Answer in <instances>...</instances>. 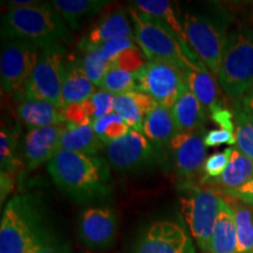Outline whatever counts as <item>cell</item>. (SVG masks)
<instances>
[{
  "instance_id": "obj_1",
  "label": "cell",
  "mask_w": 253,
  "mask_h": 253,
  "mask_svg": "<svg viewBox=\"0 0 253 253\" xmlns=\"http://www.w3.org/2000/svg\"><path fill=\"white\" fill-rule=\"evenodd\" d=\"M47 170L54 184L78 203L102 199L112 191L109 164L102 157L60 150Z\"/></svg>"
},
{
  "instance_id": "obj_2",
  "label": "cell",
  "mask_w": 253,
  "mask_h": 253,
  "mask_svg": "<svg viewBox=\"0 0 253 253\" xmlns=\"http://www.w3.org/2000/svg\"><path fill=\"white\" fill-rule=\"evenodd\" d=\"M2 40L17 39L34 43L40 49L61 45L69 37L67 24L50 4L9 8L1 21Z\"/></svg>"
},
{
  "instance_id": "obj_3",
  "label": "cell",
  "mask_w": 253,
  "mask_h": 253,
  "mask_svg": "<svg viewBox=\"0 0 253 253\" xmlns=\"http://www.w3.org/2000/svg\"><path fill=\"white\" fill-rule=\"evenodd\" d=\"M128 14L134 26L135 41L148 61H163L181 68L182 71L205 68L196 65L183 50L176 37L164 25L150 15L129 6ZM207 69V68H205Z\"/></svg>"
},
{
  "instance_id": "obj_4",
  "label": "cell",
  "mask_w": 253,
  "mask_h": 253,
  "mask_svg": "<svg viewBox=\"0 0 253 253\" xmlns=\"http://www.w3.org/2000/svg\"><path fill=\"white\" fill-rule=\"evenodd\" d=\"M217 80L230 99H239L253 89V32L250 28H237L227 34Z\"/></svg>"
},
{
  "instance_id": "obj_5",
  "label": "cell",
  "mask_w": 253,
  "mask_h": 253,
  "mask_svg": "<svg viewBox=\"0 0 253 253\" xmlns=\"http://www.w3.org/2000/svg\"><path fill=\"white\" fill-rule=\"evenodd\" d=\"M42 212L30 196H14L2 211L0 253H27L45 229Z\"/></svg>"
},
{
  "instance_id": "obj_6",
  "label": "cell",
  "mask_w": 253,
  "mask_h": 253,
  "mask_svg": "<svg viewBox=\"0 0 253 253\" xmlns=\"http://www.w3.org/2000/svg\"><path fill=\"white\" fill-rule=\"evenodd\" d=\"M221 194L212 188L190 186L179 198L181 211L192 238L202 252L209 253Z\"/></svg>"
},
{
  "instance_id": "obj_7",
  "label": "cell",
  "mask_w": 253,
  "mask_h": 253,
  "mask_svg": "<svg viewBox=\"0 0 253 253\" xmlns=\"http://www.w3.org/2000/svg\"><path fill=\"white\" fill-rule=\"evenodd\" d=\"M182 21L190 48L210 74L217 78L227 40L225 32L203 15L185 13Z\"/></svg>"
},
{
  "instance_id": "obj_8",
  "label": "cell",
  "mask_w": 253,
  "mask_h": 253,
  "mask_svg": "<svg viewBox=\"0 0 253 253\" xmlns=\"http://www.w3.org/2000/svg\"><path fill=\"white\" fill-rule=\"evenodd\" d=\"M66 50L62 45H53L40 50L39 59L21 99L43 100L63 109L62 69Z\"/></svg>"
},
{
  "instance_id": "obj_9",
  "label": "cell",
  "mask_w": 253,
  "mask_h": 253,
  "mask_svg": "<svg viewBox=\"0 0 253 253\" xmlns=\"http://www.w3.org/2000/svg\"><path fill=\"white\" fill-rule=\"evenodd\" d=\"M40 48L24 40H2L0 84L2 93H23L40 55Z\"/></svg>"
},
{
  "instance_id": "obj_10",
  "label": "cell",
  "mask_w": 253,
  "mask_h": 253,
  "mask_svg": "<svg viewBox=\"0 0 253 253\" xmlns=\"http://www.w3.org/2000/svg\"><path fill=\"white\" fill-rule=\"evenodd\" d=\"M186 86L185 72L163 61H147L136 73V90L171 109Z\"/></svg>"
},
{
  "instance_id": "obj_11",
  "label": "cell",
  "mask_w": 253,
  "mask_h": 253,
  "mask_svg": "<svg viewBox=\"0 0 253 253\" xmlns=\"http://www.w3.org/2000/svg\"><path fill=\"white\" fill-rule=\"evenodd\" d=\"M160 155L143 132L131 129L126 136L106 147L109 167L122 172L137 171L153 166Z\"/></svg>"
},
{
  "instance_id": "obj_12",
  "label": "cell",
  "mask_w": 253,
  "mask_h": 253,
  "mask_svg": "<svg viewBox=\"0 0 253 253\" xmlns=\"http://www.w3.org/2000/svg\"><path fill=\"white\" fill-rule=\"evenodd\" d=\"M173 171L183 182H190L203 173L207 147L203 130L177 132L167 150Z\"/></svg>"
},
{
  "instance_id": "obj_13",
  "label": "cell",
  "mask_w": 253,
  "mask_h": 253,
  "mask_svg": "<svg viewBox=\"0 0 253 253\" xmlns=\"http://www.w3.org/2000/svg\"><path fill=\"white\" fill-rule=\"evenodd\" d=\"M135 253H196V250L192 239L179 224L158 220L138 240Z\"/></svg>"
},
{
  "instance_id": "obj_14",
  "label": "cell",
  "mask_w": 253,
  "mask_h": 253,
  "mask_svg": "<svg viewBox=\"0 0 253 253\" xmlns=\"http://www.w3.org/2000/svg\"><path fill=\"white\" fill-rule=\"evenodd\" d=\"M79 239L86 248L106 250L113 245L118 233V216L109 207L88 208L79 217Z\"/></svg>"
},
{
  "instance_id": "obj_15",
  "label": "cell",
  "mask_w": 253,
  "mask_h": 253,
  "mask_svg": "<svg viewBox=\"0 0 253 253\" xmlns=\"http://www.w3.org/2000/svg\"><path fill=\"white\" fill-rule=\"evenodd\" d=\"M66 126L67 125L28 130L23 142V157L28 170L37 169L45 163L48 164L61 150L60 141Z\"/></svg>"
},
{
  "instance_id": "obj_16",
  "label": "cell",
  "mask_w": 253,
  "mask_h": 253,
  "mask_svg": "<svg viewBox=\"0 0 253 253\" xmlns=\"http://www.w3.org/2000/svg\"><path fill=\"white\" fill-rule=\"evenodd\" d=\"M131 20L128 19V14L123 11L113 12L103 17L93 28H90L82 37L79 42V48L84 53L90 52L99 48L103 43L118 39H135L134 27Z\"/></svg>"
},
{
  "instance_id": "obj_17",
  "label": "cell",
  "mask_w": 253,
  "mask_h": 253,
  "mask_svg": "<svg viewBox=\"0 0 253 253\" xmlns=\"http://www.w3.org/2000/svg\"><path fill=\"white\" fill-rule=\"evenodd\" d=\"M131 6L161 21L176 37L186 56L196 65L204 66L190 48L184 27H183V21L179 20L178 15L173 9L172 2L167 1V0H136L131 2Z\"/></svg>"
},
{
  "instance_id": "obj_18",
  "label": "cell",
  "mask_w": 253,
  "mask_h": 253,
  "mask_svg": "<svg viewBox=\"0 0 253 253\" xmlns=\"http://www.w3.org/2000/svg\"><path fill=\"white\" fill-rule=\"evenodd\" d=\"M116 95L97 89L89 99L80 103H74L63 108L66 125H91L95 120L114 113Z\"/></svg>"
},
{
  "instance_id": "obj_19",
  "label": "cell",
  "mask_w": 253,
  "mask_h": 253,
  "mask_svg": "<svg viewBox=\"0 0 253 253\" xmlns=\"http://www.w3.org/2000/svg\"><path fill=\"white\" fill-rule=\"evenodd\" d=\"M97 91L82 69L79 59L66 58L62 69V103L63 108L89 99Z\"/></svg>"
},
{
  "instance_id": "obj_20",
  "label": "cell",
  "mask_w": 253,
  "mask_h": 253,
  "mask_svg": "<svg viewBox=\"0 0 253 253\" xmlns=\"http://www.w3.org/2000/svg\"><path fill=\"white\" fill-rule=\"evenodd\" d=\"M156 106V101L149 95L134 90L116 95L114 113L119 115L131 130L142 132L145 118Z\"/></svg>"
},
{
  "instance_id": "obj_21",
  "label": "cell",
  "mask_w": 253,
  "mask_h": 253,
  "mask_svg": "<svg viewBox=\"0 0 253 253\" xmlns=\"http://www.w3.org/2000/svg\"><path fill=\"white\" fill-rule=\"evenodd\" d=\"M17 115L30 130L66 125L63 109L43 100H21L17 107Z\"/></svg>"
},
{
  "instance_id": "obj_22",
  "label": "cell",
  "mask_w": 253,
  "mask_h": 253,
  "mask_svg": "<svg viewBox=\"0 0 253 253\" xmlns=\"http://www.w3.org/2000/svg\"><path fill=\"white\" fill-rule=\"evenodd\" d=\"M185 77L189 89L194 93L209 116L218 109L226 108L225 99H223L216 79L208 69H189L185 72Z\"/></svg>"
},
{
  "instance_id": "obj_23",
  "label": "cell",
  "mask_w": 253,
  "mask_h": 253,
  "mask_svg": "<svg viewBox=\"0 0 253 253\" xmlns=\"http://www.w3.org/2000/svg\"><path fill=\"white\" fill-rule=\"evenodd\" d=\"M142 132L161 155L167 153L177 132L171 109L157 104L144 120Z\"/></svg>"
},
{
  "instance_id": "obj_24",
  "label": "cell",
  "mask_w": 253,
  "mask_h": 253,
  "mask_svg": "<svg viewBox=\"0 0 253 253\" xmlns=\"http://www.w3.org/2000/svg\"><path fill=\"white\" fill-rule=\"evenodd\" d=\"M171 113L178 132L203 130L209 116L188 84L176 100Z\"/></svg>"
},
{
  "instance_id": "obj_25",
  "label": "cell",
  "mask_w": 253,
  "mask_h": 253,
  "mask_svg": "<svg viewBox=\"0 0 253 253\" xmlns=\"http://www.w3.org/2000/svg\"><path fill=\"white\" fill-rule=\"evenodd\" d=\"M209 253H237V226L229 199L220 196L219 212L210 240Z\"/></svg>"
},
{
  "instance_id": "obj_26",
  "label": "cell",
  "mask_w": 253,
  "mask_h": 253,
  "mask_svg": "<svg viewBox=\"0 0 253 253\" xmlns=\"http://www.w3.org/2000/svg\"><path fill=\"white\" fill-rule=\"evenodd\" d=\"M253 181V161L237 148H233L229 166L219 177L209 179L203 184L217 185L220 191L235 190Z\"/></svg>"
},
{
  "instance_id": "obj_27",
  "label": "cell",
  "mask_w": 253,
  "mask_h": 253,
  "mask_svg": "<svg viewBox=\"0 0 253 253\" xmlns=\"http://www.w3.org/2000/svg\"><path fill=\"white\" fill-rule=\"evenodd\" d=\"M106 147L107 145L100 141V138L94 132L91 125H67L60 141L61 150L91 155V156H97L103 149L106 150Z\"/></svg>"
},
{
  "instance_id": "obj_28",
  "label": "cell",
  "mask_w": 253,
  "mask_h": 253,
  "mask_svg": "<svg viewBox=\"0 0 253 253\" xmlns=\"http://www.w3.org/2000/svg\"><path fill=\"white\" fill-rule=\"evenodd\" d=\"M108 4L107 0H53L50 2L52 7L73 30H79Z\"/></svg>"
},
{
  "instance_id": "obj_29",
  "label": "cell",
  "mask_w": 253,
  "mask_h": 253,
  "mask_svg": "<svg viewBox=\"0 0 253 253\" xmlns=\"http://www.w3.org/2000/svg\"><path fill=\"white\" fill-rule=\"evenodd\" d=\"M237 226V253H253V212L248 205L232 199Z\"/></svg>"
},
{
  "instance_id": "obj_30",
  "label": "cell",
  "mask_w": 253,
  "mask_h": 253,
  "mask_svg": "<svg viewBox=\"0 0 253 253\" xmlns=\"http://www.w3.org/2000/svg\"><path fill=\"white\" fill-rule=\"evenodd\" d=\"M136 73L121 66L112 65L104 74L97 89L114 95H121L136 90Z\"/></svg>"
},
{
  "instance_id": "obj_31",
  "label": "cell",
  "mask_w": 253,
  "mask_h": 253,
  "mask_svg": "<svg viewBox=\"0 0 253 253\" xmlns=\"http://www.w3.org/2000/svg\"><path fill=\"white\" fill-rule=\"evenodd\" d=\"M233 113L237 149L253 161V114L244 107Z\"/></svg>"
},
{
  "instance_id": "obj_32",
  "label": "cell",
  "mask_w": 253,
  "mask_h": 253,
  "mask_svg": "<svg viewBox=\"0 0 253 253\" xmlns=\"http://www.w3.org/2000/svg\"><path fill=\"white\" fill-rule=\"evenodd\" d=\"M91 126L100 141H102L106 145L123 137L130 131V128L115 113L95 120L91 123Z\"/></svg>"
},
{
  "instance_id": "obj_33",
  "label": "cell",
  "mask_w": 253,
  "mask_h": 253,
  "mask_svg": "<svg viewBox=\"0 0 253 253\" xmlns=\"http://www.w3.org/2000/svg\"><path fill=\"white\" fill-rule=\"evenodd\" d=\"M79 62H80L81 67L87 74V77L89 78V80L96 87H99L104 74L108 72L110 66H112L100 55V53L96 49L84 53V56L79 59Z\"/></svg>"
},
{
  "instance_id": "obj_34",
  "label": "cell",
  "mask_w": 253,
  "mask_h": 253,
  "mask_svg": "<svg viewBox=\"0 0 253 253\" xmlns=\"http://www.w3.org/2000/svg\"><path fill=\"white\" fill-rule=\"evenodd\" d=\"M27 253H71L67 243L45 227L34 240Z\"/></svg>"
},
{
  "instance_id": "obj_35",
  "label": "cell",
  "mask_w": 253,
  "mask_h": 253,
  "mask_svg": "<svg viewBox=\"0 0 253 253\" xmlns=\"http://www.w3.org/2000/svg\"><path fill=\"white\" fill-rule=\"evenodd\" d=\"M15 141L14 134L7 128L2 126L0 132V167L1 172L11 173L15 171L18 167V160L14 153Z\"/></svg>"
},
{
  "instance_id": "obj_36",
  "label": "cell",
  "mask_w": 253,
  "mask_h": 253,
  "mask_svg": "<svg viewBox=\"0 0 253 253\" xmlns=\"http://www.w3.org/2000/svg\"><path fill=\"white\" fill-rule=\"evenodd\" d=\"M232 150L233 148H226L225 150L212 154L207 158L203 166V173H202L201 178L202 184L209 181V179L217 178V177H219L221 173L225 171L231 160Z\"/></svg>"
},
{
  "instance_id": "obj_37",
  "label": "cell",
  "mask_w": 253,
  "mask_h": 253,
  "mask_svg": "<svg viewBox=\"0 0 253 253\" xmlns=\"http://www.w3.org/2000/svg\"><path fill=\"white\" fill-rule=\"evenodd\" d=\"M135 39H129V38H125V39H118L109 41V42L103 43L102 46H100L99 48H96L97 52L100 53V55L106 60L107 62H109L112 65L114 60L118 58L119 55H121L123 52L132 48L137 43H135Z\"/></svg>"
},
{
  "instance_id": "obj_38",
  "label": "cell",
  "mask_w": 253,
  "mask_h": 253,
  "mask_svg": "<svg viewBox=\"0 0 253 253\" xmlns=\"http://www.w3.org/2000/svg\"><path fill=\"white\" fill-rule=\"evenodd\" d=\"M205 147H218L221 144H237L236 132L227 131L225 129H212L204 135Z\"/></svg>"
},
{
  "instance_id": "obj_39",
  "label": "cell",
  "mask_w": 253,
  "mask_h": 253,
  "mask_svg": "<svg viewBox=\"0 0 253 253\" xmlns=\"http://www.w3.org/2000/svg\"><path fill=\"white\" fill-rule=\"evenodd\" d=\"M220 194L229 198L237 199L253 209V181L246 183L238 189L224 190V191H220Z\"/></svg>"
},
{
  "instance_id": "obj_40",
  "label": "cell",
  "mask_w": 253,
  "mask_h": 253,
  "mask_svg": "<svg viewBox=\"0 0 253 253\" xmlns=\"http://www.w3.org/2000/svg\"><path fill=\"white\" fill-rule=\"evenodd\" d=\"M211 120L218 126H221V129H225L227 131L235 132V120H233V114L227 108L218 109L210 115Z\"/></svg>"
},
{
  "instance_id": "obj_41",
  "label": "cell",
  "mask_w": 253,
  "mask_h": 253,
  "mask_svg": "<svg viewBox=\"0 0 253 253\" xmlns=\"http://www.w3.org/2000/svg\"><path fill=\"white\" fill-rule=\"evenodd\" d=\"M13 188V178L11 173L1 172V203Z\"/></svg>"
},
{
  "instance_id": "obj_42",
  "label": "cell",
  "mask_w": 253,
  "mask_h": 253,
  "mask_svg": "<svg viewBox=\"0 0 253 253\" xmlns=\"http://www.w3.org/2000/svg\"><path fill=\"white\" fill-rule=\"evenodd\" d=\"M7 4L9 6V8H14V7H25V6L36 5L38 4V1H36V0H13V1H8Z\"/></svg>"
},
{
  "instance_id": "obj_43",
  "label": "cell",
  "mask_w": 253,
  "mask_h": 253,
  "mask_svg": "<svg viewBox=\"0 0 253 253\" xmlns=\"http://www.w3.org/2000/svg\"><path fill=\"white\" fill-rule=\"evenodd\" d=\"M243 107L253 114V89L250 91L248 96H245V99L243 100Z\"/></svg>"
}]
</instances>
